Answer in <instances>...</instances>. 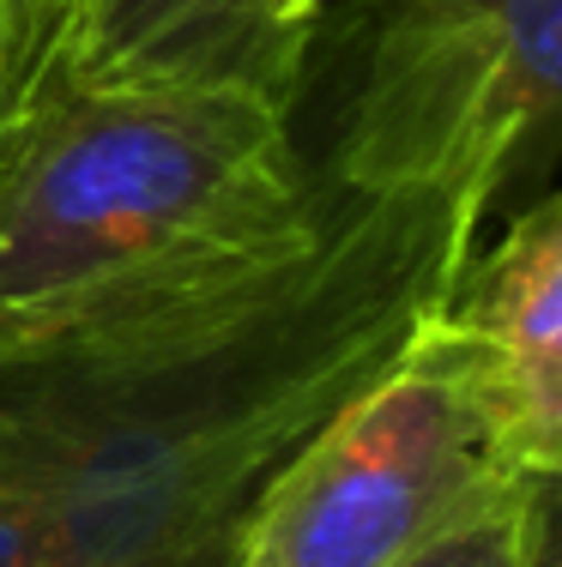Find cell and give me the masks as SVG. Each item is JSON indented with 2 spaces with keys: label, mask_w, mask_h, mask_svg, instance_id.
<instances>
[{
  "label": "cell",
  "mask_w": 562,
  "mask_h": 567,
  "mask_svg": "<svg viewBox=\"0 0 562 567\" xmlns=\"http://www.w3.org/2000/svg\"><path fill=\"white\" fill-rule=\"evenodd\" d=\"M0 567H37V561L19 549V537L7 532V519H0Z\"/></svg>",
  "instance_id": "cell-10"
},
{
  "label": "cell",
  "mask_w": 562,
  "mask_h": 567,
  "mask_svg": "<svg viewBox=\"0 0 562 567\" xmlns=\"http://www.w3.org/2000/svg\"><path fill=\"white\" fill-rule=\"evenodd\" d=\"M31 85H37V49L24 43L19 19H12L7 0H0V121L31 97Z\"/></svg>",
  "instance_id": "cell-8"
},
{
  "label": "cell",
  "mask_w": 562,
  "mask_h": 567,
  "mask_svg": "<svg viewBox=\"0 0 562 567\" xmlns=\"http://www.w3.org/2000/svg\"><path fill=\"white\" fill-rule=\"evenodd\" d=\"M556 477L520 465L441 308L285 465L236 567H399Z\"/></svg>",
  "instance_id": "cell-3"
},
{
  "label": "cell",
  "mask_w": 562,
  "mask_h": 567,
  "mask_svg": "<svg viewBox=\"0 0 562 567\" xmlns=\"http://www.w3.org/2000/svg\"><path fill=\"white\" fill-rule=\"evenodd\" d=\"M484 212L357 199L303 254L0 332V519L37 567H236L266 489L453 296Z\"/></svg>",
  "instance_id": "cell-1"
},
{
  "label": "cell",
  "mask_w": 562,
  "mask_h": 567,
  "mask_svg": "<svg viewBox=\"0 0 562 567\" xmlns=\"http://www.w3.org/2000/svg\"><path fill=\"white\" fill-rule=\"evenodd\" d=\"M399 567H556V489H532L514 507L423 544Z\"/></svg>",
  "instance_id": "cell-7"
},
{
  "label": "cell",
  "mask_w": 562,
  "mask_h": 567,
  "mask_svg": "<svg viewBox=\"0 0 562 567\" xmlns=\"http://www.w3.org/2000/svg\"><path fill=\"white\" fill-rule=\"evenodd\" d=\"M320 0H85L43 79H152L297 110Z\"/></svg>",
  "instance_id": "cell-5"
},
{
  "label": "cell",
  "mask_w": 562,
  "mask_h": 567,
  "mask_svg": "<svg viewBox=\"0 0 562 567\" xmlns=\"http://www.w3.org/2000/svg\"><path fill=\"white\" fill-rule=\"evenodd\" d=\"M441 327L497 404L520 465L562 477V199L539 194L490 254L466 260Z\"/></svg>",
  "instance_id": "cell-6"
},
{
  "label": "cell",
  "mask_w": 562,
  "mask_h": 567,
  "mask_svg": "<svg viewBox=\"0 0 562 567\" xmlns=\"http://www.w3.org/2000/svg\"><path fill=\"white\" fill-rule=\"evenodd\" d=\"M562 103V0H364V66L327 164L333 194L490 212Z\"/></svg>",
  "instance_id": "cell-4"
},
{
  "label": "cell",
  "mask_w": 562,
  "mask_h": 567,
  "mask_svg": "<svg viewBox=\"0 0 562 567\" xmlns=\"http://www.w3.org/2000/svg\"><path fill=\"white\" fill-rule=\"evenodd\" d=\"M290 110L152 79H37L0 121V332H55L303 254L333 218Z\"/></svg>",
  "instance_id": "cell-2"
},
{
  "label": "cell",
  "mask_w": 562,
  "mask_h": 567,
  "mask_svg": "<svg viewBox=\"0 0 562 567\" xmlns=\"http://www.w3.org/2000/svg\"><path fill=\"white\" fill-rule=\"evenodd\" d=\"M79 7H85V0H7V12L24 31V43L37 49V79H43L49 55L61 49V37H67V24H73Z\"/></svg>",
  "instance_id": "cell-9"
}]
</instances>
